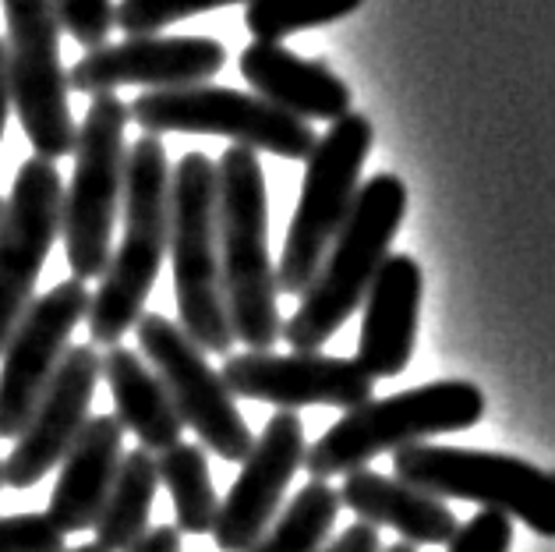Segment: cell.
I'll return each mask as SVG.
<instances>
[{"mask_svg":"<svg viewBox=\"0 0 555 552\" xmlns=\"http://www.w3.org/2000/svg\"><path fill=\"white\" fill-rule=\"evenodd\" d=\"M100 380H106V389L114 397L117 408L114 419L120 422L125 433L139 439L142 450L164 453L170 447H178L184 436L181 414L173 411L159 375L149 369V361L134 347L125 344L106 347V355L100 358Z\"/></svg>","mask_w":555,"mask_h":552,"instance_id":"7402d4cb","label":"cell"},{"mask_svg":"<svg viewBox=\"0 0 555 552\" xmlns=\"http://www.w3.org/2000/svg\"><path fill=\"white\" fill-rule=\"evenodd\" d=\"M383 552H417V545H411V542H397V545H389V549H383Z\"/></svg>","mask_w":555,"mask_h":552,"instance_id":"e575fe53","label":"cell"},{"mask_svg":"<svg viewBox=\"0 0 555 552\" xmlns=\"http://www.w3.org/2000/svg\"><path fill=\"white\" fill-rule=\"evenodd\" d=\"M220 380L230 397L273 403L280 411L297 408H358L372 400L375 380L354 358L319 351H241L227 355Z\"/></svg>","mask_w":555,"mask_h":552,"instance_id":"5bb4252c","label":"cell"},{"mask_svg":"<svg viewBox=\"0 0 555 552\" xmlns=\"http://www.w3.org/2000/svg\"><path fill=\"white\" fill-rule=\"evenodd\" d=\"M403 213H408V184L397 174H375L358 188L354 206L336 231L319 273L305 287L301 305L283 322V341L294 351H319L358 312L378 266L392 255L389 248Z\"/></svg>","mask_w":555,"mask_h":552,"instance_id":"3957f363","label":"cell"},{"mask_svg":"<svg viewBox=\"0 0 555 552\" xmlns=\"http://www.w3.org/2000/svg\"><path fill=\"white\" fill-rule=\"evenodd\" d=\"M57 25L78 47L96 50L114 33V0H50Z\"/></svg>","mask_w":555,"mask_h":552,"instance_id":"83f0119b","label":"cell"},{"mask_svg":"<svg viewBox=\"0 0 555 552\" xmlns=\"http://www.w3.org/2000/svg\"><path fill=\"white\" fill-rule=\"evenodd\" d=\"M159 482L167 486L173 500V517H178L181 535H209L216 524V510H220V496L212 489L206 450L198 442H178L156 457Z\"/></svg>","mask_w":555,"mask_h":552,"instance_id":"cb8c5ba5","label":"cell"},{"mask_svg":"<svg viewBox=\"0 0 555 552\" xmlns=\"http://www.w3.org/2000/svg\"><path fill=\"white\" fill-rule=\"evenodd\" d=\"M216 227L227 322L248 351H273L283 336L276 266L269 255V195L259 153L230 145L216 164Z\"/></svg>","mask_w":555,"mask_h":552,"instance_id":"6da1fadb","label":"cell"},{"mask_svg":"<svg viewBox=\"0 0 555 552\" xmlns=\"http://www.w3.org/2000/svg\"><path fill=\"white\" fill-rule=\"evenodd\" d=\"M156 489H159V467L153 453L139 447L120 457L111 496H106L100 517L92 524L96 545H103L106 552H128L139 542L149 531V514H153Z\"/></svg>","mask_w":555,"mask_h":552,"instance_id":"603a6c76","label":"cell"},{"mask_svg":"<svg viewBox=\"0 0 555 552\" xmlns=\"http://www.w3.org/2000/svg\"><path fill=\"white\" fill-rule=\"evenodd\" d=\"M134 341H139V355L164 383L184 428H192L198 436V447L212 450L227 464L245 461L255 436L245 414L237 411L234 397H230V389L223 386L220 372L209 365L206 351L178 322L159 312L139 316Z\"/></svg>","mask_w":555,"mask_h":552,"instance_id":"8fae6325","label":"cell"},{"mask_svg":"<svg viewBox=\"0 0 555 552\" xmlns=\"http://www.w3.org/2000/svg\"><path fill=\"white\" fill-rule=\"evenodd\" d=\"M383 538H378V528H372V524H350V528L336 538V542L322 545V552H383Z\"/></svg>","mask_w":555,"mask_h":552,"instance_id":"4dcf8cb0","label":"cell"},{"mask_svg":"<svg viewBox=\"0 0 555 552\" xmlns=\"http://www.w3.org/2000/svg\"><path fill=\"white\" fill-rule=\"evenodd\" d=\"M8 114H11V78H8V50L4 39H0V142H4L8 131Z\"/></svg>","mask_w":555,"mask_h":552,"instance_id":"d6a6232c","label":"cell"},{"mask_svg":"<svg viewBox=\"0 0 555 552\" xmlns=\"http://www.w3.org/2000/svg\"><path fill=\"white\" fill-rule=\"evenodd\" d=\"M305 425L297 411H276L255 436L241 475L216 510L212 538L220 552H248L280 514L297 467L305 464Z\"/></svg>","mask_w":555,"mask_h":552,"instance_id":"2e32d148","label":"cell"},{"mask_svg":"<svg viewBox=\"0 0 555 552\" xmlns=\"http://www.w3.org/2000/svg\"><path fill=\"white\" fill-rule=\"evenodd\" d=\"M230 4H248V0H120V4H114V22L128 36H156L173 22Z\"/></svg>","mask_w":555,"mask_h":552,"instance_id":"4316f807","label":"cell"},{"mask_svg":"<svg viewBox=\"0 0 555 552\" xmlns=\"http://www.w3.org/2000/svg\"><path fill=\"white\" fill-rule=\"evenodd\" d=\"M100 351L92 344L67 347L29 422L18 433L8 461H0V482L15 492H29L64 461L72 442L92 419V397L100 383Z\"/></svg>","mask_w":555,"mask_h":552,"instance_id":"9a60e30c","label":"cell"},{"mask_svg":"<svg viewBox=\"0 0 555 552\" xmlns=\"http://www.w3.org/2000/svg\"><path fill=\"white\" fill-rule=\"evenodd\" d=\"M227 50L209 36H128L120 43L86 50V57L67 72V86L100 97L120 86L181 89L202 86L223 72Z\"/></svg>","mask_w":555,"mask_h":552,"instance_id":"e0dca14e","label":"cell"},{"mask_svg":"<svg viewBox=\"0 0 555 552\" xmlns=\"http://www.w3.org/2000/svg\"><path fill=\"white\" fill-rule=\"evenodd\" d=\"M0 489H4V482H0Z\"/></svg>","mask_w":555,"mask_h":552,"instance_id":"8d00e7d4","label":"cell"},{"mask_svg":"<svg viewBox=\"0 0 555 552\" xmlns=\"http://www.w3.org/2000/svg\"><path fill=\"white\" fill-rule=\"evenodd\" d=\"M425 277L411 255H389L378 266L369 294H364V319L358 336V365L372 380H392L411 365L417 341V316H422Z\"/></svg>","mask_w":555,"mask_h":552,"instance_id":"ac0fdd59","label":"cell"},{"mask_svg":"<svg viewBox=\"0 0 555 552\" xmlns=\"http://www.w3.org/2000/svg\"><path fill=\"white\" fill-rule=\"evenodd\" d=\"M340 489L311 478L273 517V524L248 552H322L326 538L333 535L336 517H340Z\"/></svg>","mask_w":555,"mask_h":552,"instance_id":"d4e9b609","label":"cell"},{"mask_svg":"<svg viewBox=\"0 0 555 552\" xmlns=\"http://www.w3.org/2000/svg\"><path fill=\"white\" fill-rule=\"evenodd\" d=\"M128 114L145 134H220L234 145L283 159H308L319 142L308 120L280 111L255 92L212 82L149 89L128 103Z\"/></svg>","mask_w":555,"mask_h":552,"instance_id":"9c48e42d","label":"cell"},{"mask_svg":"<svg viewBox=\"0 0 555 552\" xmlns=\"http://www.w3.org/2000/svg\"><path fill=\"white\" fill-rule=\"evenodd\" d=\"M340 503L372 528L400 531V542L411 545H450L460 521L446 500H436L422 489L408 486L397 475H378L372 467H358L344 475Z\"/></svg>","mask_w":555,"mask_h":552,"instance_id":"44dd1931","label":"cell"},{"mask_svg":"<svg viewBox=\"0 0 555 552\" xmlns=\"http://www.w3.org/2000/svg\"><path fill=\"white\" fill-rule=\"evenodd\" d=\"M64 181L53 159L29 156L15 174L0 209V351L25 308L36 298V280L61 238Z\"/></svg>","mask_w":555,"mask_h":552,"instance_id":"7c38bea8","label":"cell"},{"mask_svg":"<svg viewBox=\"0 0 555 552\" xmlns=\"http://www.w3.org/2000/svg\"><path fill=\"white\" fill-rule=\"evenodd\" d=\"M485 414V394L467 380H439L383 400H364L344 411L326 433L305 450V471L311 478L330 482L333 475L375 461L378 453H397L414 442H431V436L464 433Z\"/></svg>","mask_w":555,"mask_h":552,"instance_id":"277c9868","label":"cell"},{"mask_svg":"<svg viewBox=\"0 0 555 552\" xmlns=\"http://www.w3.org/2000/svg\"><path fill=\"white\" fill-rule=\"evenodd\" d=\"M0 209H4V198H0Z\"/></svg>","mask_w":555,"mask_h":552,"instance_id":"d590c367","label":"cell"},{"mask_svg":"<svg viewBox=\"0 0 555 552\" xmlns=\"http://www.w3.org/2000/svg\"><path fill=\"white\" fill-rule=\"evenodd\" d=\"M92 294L82 280H64L33 298L0 351V439H18L47 383L57 372L72 333L89 316Z\"/></svg>","mask_w":555,"mask_h":552,"instance_id":"4fadbf2b","label":"cell"},{"mask_svg":"<svg viewBox=\"0 0 555 552\" xmlns=\"http://www.w3.org/2000/svg\"><path fill=\"white\" fill-rule=\"evenodd\" d=\"M64 552H106L103 545H96V542H86V545H78V549H64Z\"/></svg>","mask_w":555,"mask_h":552,"instance_id":"836d02e7","label":"cell"},{"mask_svg":"<svg viewBox=\"0 0 555 552\" xmlns=\"http://www.w3.org/2000/svg\"><path fill=\"white\" fill-rule=\"evenodd\" d=\"M128 103L117 92L92 97L75 139V174L61 198V238L75 280H96L111 262V238L125 192Z\"/></svg>","mask_w":555,"mask_h":552,"instance_id":"8992f818","label":"cell"},{"mask_svg":"<svg viewBox=\"0 0 555 552\" xmlns=\"http://www.w3.org/2000/svg\"><path fill=\"white\" fill-rule=\"evenodd\" d=\"M120 457H125V428L114 414H92L57 464L61 471L50 492L47 517L64 535L92 531L106 496H111Z\"/></svg>","mask_w":555,"mask_h":552,"instance_id":"ffe728a7","label":"cell"},{"mask_svg":"<svg viewBox=\"0 0 555 552\" xmlns=\"http://www.w3.org/2000/svg\"><path fill=\"white\" fill-rule=\"evenodd\" d=\"M372 142H375L372 120L358 111L333 120L330 131L319 134L315 150L305 159L301 198H297L294 220L287 227V241H283L280 252V266H276L280 294H297L301 298L311 277L319 273L336 231L344 227L347 213L358 198L361 170L372 153Z\"/></svg>","mask_w":555,"mask_h":552,"instance_id":"ba28073f","label":"cell"},{"mask_svg":"<svg viewBox=\"0 0 555 552\" xmlns=\"http://www.w3.org/2000/svg\"><path fill=\"white\" fill-rule=\"evenodd\" d=\"M170 259L178 291V326L206 355L234 351L227 322L220 227H216V159L184 153L170 170Z\"/></svg>","mask_w":555,"mask_h":552,"instance_id":"5b68a950","label":"cell"},{"mask_svg":"<svg viewBox=\"0 0 555 552\" xmlns=\"http://www.w3.org/2000/svg\"><path fill=\"white\" fill-rule=\"evenodd\" d=\"M8 22V78L11 111L18 114L36 156L53 159L75 153L78 125L67 103V72L61 61V25L50 0H0Z\"/></svg>","mask_w":555,"mask_h":552,"instance_id":"30bf717a","label":"cell"},{"mask_svg":"<svg viewBox=\"0 0 555 552\" xmlns=\"http://www.w3.org/2000/svg\"><path fill=\"white\" fill-rule=\"evenodd\" d=\"M392 471L436 500H467L481 510H499L509 521L555 538V475L524 457L414 442L392 453Z\"/></svg>","mask_w":555,"mask_h":552,"instance_id":"52a82bcc","label":"cell"},{"mask_svg":"<svg viewBox=\"0 0 555 552\" xmlns=\"http://www.w3.org/2000/svg\"><path fill=\"white\" fill-rule=\"evenodd\" d=\"M64 531L47 514L0 517V552H64Z\"/></svg>","mask_w":555,"mask_h":552,"instance_id":"f1b7e54d","label":"cell"},{"mask_svg":"<svg viewBox=\"0 0 555 552\" xmlns=\"http://www.w3.org/2000/svg\"><path fill=\"white\" fill-rule=\"evenodd\" d=\"M125 234L89 301V344L114 347L134 330L170 245V164L156 134H139L125 156Z\"/></svg>","mask_w":555,"mask_h":552,"instance_id":"7a4b0ae2","label":"cell"},{"mask_svg":"<svg viewBox=\"0 0 555 552\" xmlns=\"http://www.w3.org/2000/svg\"><path fill=\"white\" fill-rule=\"evenodd\" d=\"M241 75L248 78L255 97L280 106L301 120H340L350 114V89L322 61L297 57L283 43H251L241 50Z\"/></svg>","mask_w":555,"mask_h":552,"instance_id":"d6986e66","label":"cell"},{"mask_svg":"<svg viewBox=\"0 0 555 552\" xmlns=\"http://www.w3.org/2000/svg\"><path fill=\"white\" fill-rule=\"evenodd\" d=\"M513 521L499 510H478L467 524H460L446 552H509Z\"/></svg>","mask_w":555,"mask_h":552,"instance_id":"f546056e","label":"cell"},{"mask_svg":"<svg viewBox=\"0 0 555 552\" xmlns=\"http://www.w3.org/2000/svg\"><path fill=\"white\" fill-rule=\"evenodd\" d=\"M181 549H184L181 531L173 528V524H156V528H149L128 552H181Z\"/></svg>","mask_w":555,"mask_h":552,"instance_id":"1f68e13d","label":"cell"},{"mask_svg":"<svg viewBox=\"0 0 555 552\" xmlns=\"http://www.w3.org/2000/svg\"><path fill=\"white\" fill-rule=\"evenodd\" d=\"M361 4L364 0H248L245 29L259 43H280L294 33L354 15Z\"/></svg>","mask_w":555,"mask_h":552,"instance_id":"484cf974","label":"cell"}]
</instances>
